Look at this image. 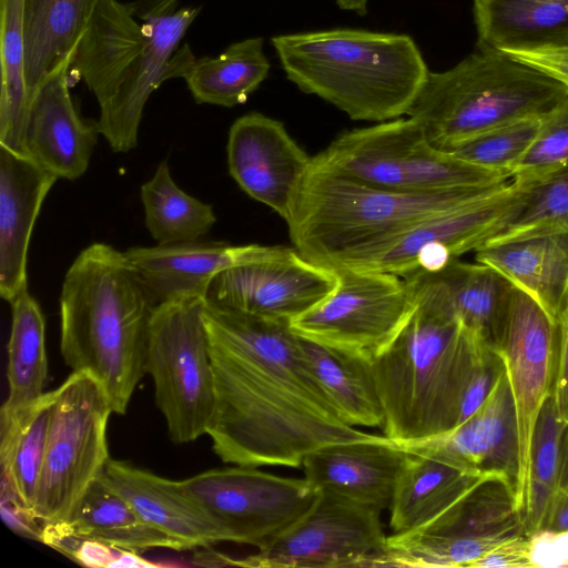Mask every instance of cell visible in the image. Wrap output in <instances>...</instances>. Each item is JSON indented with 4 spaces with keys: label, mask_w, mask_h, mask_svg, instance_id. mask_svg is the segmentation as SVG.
<instances>
[{
    "label": "cell",
    "mask_w": 568,
    "mask_h": 568,
    "mask_svg": "<svg viewBox=\"0 0 568 568\" xmlns=\"http://www.w3.org/2000/svg\"><path fill=\"white\" fill-rule=\"evenodd\" d=\"M203 318L216 389L207 435L224 463L298 468L318 448L379 437L339 417L288 323L206 298Z\"/></svg>",
    "instance_id": "6da1fadb"
},
{
    "label": "cell",
    "mask_w": 568,
    "mask_h": 568,
    "mask_svg": "<svg viewBox=\"0 0 568 568\" xmlns=\"http://www.w3.org/2000/svg\"><path fill=\"white\" fill-rule=\"evenodd\" d=\"M158 302L124 252L93 243L75 257L60 294V351L72 372L94 377L112 412L126 413L146 374Z\"/></svg>",
    "instance_id": "7a4b0ae2"
},
{
    "label": "cell",
    "mask_w": 568,
    "mask_h": 568,
    "mask_svg": "<svg viewBox=\"0 0 568 568\" xmlns=\"http://www.w3.org/2000/svg\"><path fill=\"white\" fill-rule=\"evenodd\" d=\"M413 290V314L371 362L384 412L382 429L395 443L434 438L458 425L465 389L489 346L430 296Z\"/></svg>",
    "instance_id": "3957f363"
},
{
    "label": "cell",
    "mask_w": 568,
    "mask_h": 568,
    "mask_svg": "<svg viewBox=\"0 0 568 568\" xmlns=\"http://www.w3.org/2000/svg\"><path fill=\"white\" fill-rule=\"evenodd\" d=\"M271 42L291 82L352 120L407 115L429 73L416 42L403 33L335 28Z\"/></svg>",
    "instance_id": "277c9868"
},
{
    "label": "cell",
    "mask_w": 568,
    "mask_h": 568,
    "mask_svg": "<svg viewBox=\"0 0 568 568\" xmlns=\"http://www.w3.org/2000/svg\"><path fill=\"white\" fill-rule=\"evenodd\" d=\"M509 182L402 193L345 176L313 156L285 222L300 253L335 268L422 221L485 200Z\"/></svg>",
    "instance_id": "5b68a950"
},
{
    "label": "cell",
    "mask_w": 568,
    "mask_h": 568,
    "mask_svg": "<svg viewBox=\"0 0 568 568\" xmlns=\"http://www.w3.org/2000/svg\"><path fill=\"white\" fill-rule=\"evenodd\" d=\"M568 87L498 50L478 49L454 68L429 71L407 116L438 149L452 151L493 129L544 118Z\"/></svg>",
    "instance_id": "8992f818"
},
{
    "label": "cell",
    "mask_w": 568,
    "mask_h": 568,
    "mask_svg": "<svg viewBox=\"0 0 568 568\" xmlns=\"http://www.w3.org/2000/svg\"><path fill=\"white\" fill-rule=\"evenodd\" d=\"M315 158L345 176L402 193H433L510 181L507 173L471 165L436 148L410 116L344 132Z\"/></svg>",
    "instance_id": "52a82bcc"
},
{
    "label": "cell",
    "mask_w": 568,
    "mask_h": 568,
    "mask_svg": "<svg viewBox=\"0 0 568 568\" xmlns=\"http://www.w3.org/2000/svg\"><path fill=\"white\" fill-rule=\"evenodd\" d=\"M106 394L85 372H72L55 389L47 448L33 505L43 524L70 520L109 462Z\"/></svg>",
    "instance_id": "ba28073f"
},
{
    "label": "cell",
    "mask_w": 568,
    "mask_h": 568,
    "mask_svg": "<svg viewBox=\"0 0 568 568\" xmlns=\"http://www.w3.org/2000/svg\"><path fill=\"white\" fill-rule=\"evenodd\" d=\"M205 298L159 303L146 344V373L174 444L206 434L216 410L214 371L203 318Z\"/></svg>",
    "instance_id": "9c48e42d"
},
{
    "label": "cell",
    "mask_w": 568,
    "mask_h": 568,
    "mask_svg": "<svg viewBox=\"0 0 568 568\" xmlns=\"http://www.w3.org/2000/svg\"><path fill=\"white\" fill-rule=\"evenodd\" d=\"M334 270V291L292 320L290 327L303 339L372 362L388 348L413 314V286L394 274Z\"/></svg>",
    "instance_id": "30bf717a"
},
{
    "label": "cell",
    "mask_w": 568,
    "mask_h": 568,
    "mask_svg": "<svg viewBox=\"0 0 568 568\" xmlns=\"http://www.w3.org/2000/svg\"><path fill=\"white\" fill-rule=\"evenodd\" d=\"M227 534L230 542L264 548L315 504L320 491L304 477L235 465L180 480Z\"/></svg>",
    "instance_id": "8fae6325"
},
{
    "label": "cell",
    "mask_w": 568,
    "mask_h": 568,
    "mask_svg": "<svg viewBox=\"0 0 568 568\" xmlns=\"http://www.w3.org/2000/svg\"><path fill=\"white\" fill-rule=\"evenodd\" d=\"M381 511L321 493L296 523L232 566L250 568L374 567L385 547Z\"/></svg>",
    "instance_id": "7c38bea8"
},
{
    "label": "cell",
    "mask_w": 568,
    "mask_h": 568,
    "mask_svg": "<svg viewBox=\"0 0 568 568\" xmlns=\"http://www.w3.org/2000/svg\"><path fill=\"white\" fill-rule=\"evenodd\" d=\"M510 385L518 429L517 508L526 510L531 442L546 399L551 395L557 357V325L527 293L513 285L496 349Z\"/></svg>",
    "instance_id": "4fadbf2b"
},
{
    "label": "cell",
    "mask_w": 568,
    "mask_h": 568,
    "mask_svg": "<svg viewBox=\"0 0 568 568\" xmlns=\"http://www.w3.org/2000/svg\"><path fill=\"white\" fill-rule=\"evenodd\" d=\"M518 195L519 187L510 181L500 192L422 221L336 268L382 272L403 278L437 272L484 245L506 219Z\"/></svg>",
    "instance_id": "5bb4252c"
},
{
    "label": "cell",
    "mask_w": 568,
    "mask_h": 568,
    "mask_svg": "<svg viewBox=\"0 0 568 568\" xmlns=\"http://www.w3.org/2000/svg\"><path fill=\"white\" fill-rule=\"evenodd\" d=\"M133 16L148 29V45L134 73L100 105V133L113 152L136 148L144 105L165 80L182 78L196 60L189 44L179 47L200 13L199 7H179V0H134Z\"/></svg>",
    "instance_id": "9a60e30c"
},
{
    "label": "cell",
    "mask_w": 568,
    "mask_h": 568,
    "mask_svg": "<svg viewBox=\"0 0 568 568\" xmlns=\"http://www.w3.org/2000/svg\"><path fill=\"white\" fill-rule=\"evenodd\" d=\"M337 284L334 268L282 246L264 260L221 272L206 300L262 317L288 323L325 300Z\"/></svg>",
    "instance_id": "2e32d148"
},
{
    "label": "cell",
    "mask_w": 568,
    "mask_h": 568,
    "mask_svg": "<svg viewBox=\"0 0 568 568\" xmlns=\"http://www.w3.org/2000/svg\"><path fill=\"white\" fill-rule=\"evenodd\" d=\"M226 154L237 185L286 221L313 158L284 124L258 112L240 116L230 128Z\"/></svg>",
    "instance_id": "e0dca14e"
},
{
    "label": "cell",
    "mask_w": 568,
    "mask_h": 568,
    "mask_svg": "<svg viewBox=\"0 0 568 568\" xmlns=\"http://www.w3.org/2000/svg\"><path fill=\"white\" fill-rule=\"evenodd\" d=\"M392 444L468 470L499 474L513 484L516 494L518 429L506 368L479 408L449 432L425 440Z\"/></svg>",
    "instance_id": "ac0fdd59"
},
{
    "label": "cell",
    "mask_w": 568,
    "mask_h": 568,
    "mask_svg": "<svg viewBox=\"0 0 568 568\" xmlns=\"http://www.w3.org/2000/svg\"><path fill=\"white\" fill-rule=\"evenodd\" d=\"M282 245L191 241L156 246H133L124 253L159 303L206 298L221 272L276 254Z\"/></svg>",
    "instance_id": "d6986e66"
},
{
    "label": "cell",
    "mask_w": 568,
    "mask_h": 568,
    "mask_svg": "<svg viewBox=\"0 0 568 568\" xmlns=\"http://www.w3.org/2000/svg\"><path fill=\"white\" fill-rule=\"evenodd\" d=\"M408 453L385 436L332 444L307 454L304 477L321 493H329L379 510L389 509Z\"/></svg>",
    "instance_id": "ffe728a7"
},
{
    "label": "cell",
    "mask_w": 568,
    "mask_h": 568,
    "mask_svg": "<svg viewBox=\"0 0 568 568\" xmlns=\"http://www.w3.org/2000/svg\"><path fill=\"white\" fill-rule=\"evenodd\" d=\"M57 180L29 155L0 145V295L9 304L28 291L32 230Z\"/></svg>",
    "instance_id": "44dd1931"
},
{
    "label": "cell",
    "mask_w": 568,
    "mask_h": 568,
    "mask_svg": "<svg viewBox=\"0 0 568 568\" xmlns=\"http://www.w3.org/2000/svg\"><path fill=\"white\" fill-rule=\"evenodd\" d=\"M101 477L145 523L173 538L182 550L230 542L225 530L184 491L181 481L111 458Z\"/></svg>",
    "instance_id": "7402d4cb"
},
{
    "label": "cell",
    "mask_w": 568,
    "mask_h": 568,
    "mask_svg": "<svg viewBox=\"0 0 568 568\" xmlns=\"http://www.w3.org/2000/svg\"><path fill=\"white\" fill-rule=\"evenodd\" d=\"M69 70L52 77L33 99L26 153L58 179L74 181L88 170L98 143V121L79 112L70 93Z\"/></svg>",
    "instance_id": "603a6c76"
},
{
    "label": "cell",
    "mask_w": 568,
    "mask_h": 568,
    "mask_svg": "<svg viewBox=\"0 0 568 568\" xmlns=\"http://www.w3.org/2000/svg\"><path fill=\"white\" fill-rule=\"evenodd\" d=\"M148 29L128 3L102 0L78 47L72 67L98 100L108 102L138 69Z\"/></svg>",
    "instance_id": "cb8c5ba5"
},
{
    "label": "cell",
    "mask_w": 568,
    "mask_h": 568,
    "mask_svg": "<svg viewBox=\"0 0 568 568\" xmlns=\"http://www.w3.org/2000/svg\"><path fill=\"white\" fill-rule=\"evenodd\" d=\"M102 0H23L26 78L30 105L41 87L70 70Z\"/></svg>",
    "instance_id": "d4e9b609"
},
{
    "label": "cell",
    "mask_w": 568,
    "mask_h": 568,
    "mask_svg": "<svg viewBox=\"0 0 568 568\" xmlns=\"http://www.w3.org/2000/svg\"><path fill=\"white\" fill-rule=\"evenodd\" d=\"M475 260L530 295L557 322L568 303V233L486 244L475 251Z\"/></svg>",
    "instance_id": "484cf974"
},
{
    "label": "cell",
    "mask_w": 568,
    "mask_h": 568,
    "mask_svg": "<svg viewBox=\"0 0 568 568\" xmlns=\"http://www.w3.org/2000/svg\"><path fill=\"white\" fill-rule=\"evenodd\" d=\"M407 278L496 349L513 287L506 277L488 265L454 260L437 272Z\"/></svg>",
    "instance_id": "4316f807"
},
{
    "label": "cell",
    "mask_w": 568,
    "mask_h": 568,
    "mask_svg": "<svg viewBox=\"0 0 568 568\" xmlns=\"http://www.w3.org/2000/svg\"><path fill=\"white\" fill-rule=\"evenodd\" d=\"M494 476L501 475L468 470L442 459L408 453L388 509L393 534L428 524Z\"/></svg>",
    "instance_id": "83f0119b"
},
{
    "label": "cell",
    "mask_w": 568,
    "mask_h": 568,
    "mask_svg": "<svg viewBox=\"0 0 568 568\" xmlns=\"http://www.w3.org/2000/svg\"><path fill=\"white\" fill-rule=\"evenodd\" d=\"M478 49L532 50L568 37V0H474Z\"/></svg>",
    "instance_id": "f1b7e54d"
},
{
    "label": "cell",
    "mask_w": 568,
    "mask_h": 568,
    "mask_svg": "<svg viewBox=\"0 0 568 568\" xmlns=\"http://www.w3.org/2000/svg\"><path fill=\"white\" fill-rule=\"evenodd\" d=\"M60 524L79 539L136 554L152 548L182 551L179 542L145 523L101 476L90 486L70 520Z\"/></svg>",
    "instance_id": "f546056e"
},
{
    "label": "cell",
    "mask_w": 568,
    "mask_h": 568,
    "mask_svg": "<svg viewBox=\"0 0 568 568\" xmlns=\"http://www.w3.org/2000/svg\"><path fill=\"white\" fill-rule=\"evenodd\" d=\"M53 390L16 412H0L1 480L33 515L43 466ZM34 517V516H33Z\"/></svg>",
    "instance_id": "4dcf8cb0"
},
{
    "label": "cell",
    "mask_w": 568,
    "mask_h": 568,
    "mask_svg": "<svg viewBox=\"0 0 568 568\" xmlns=\"http://www.w3.org/2000/svg\"><path fill=\"white\" fill-rule=\"evenodd\" d=\"M310 367L339 417L351 426L383 427L372 363L302 338Z\"/></svg>",
    "instance_id": "1f68e13d"
},
{
    "label": "cell",
    "mask_w": 568,
    "mask_h": 568,
    "mask_svg": "<svg viewBox=\"0 0 568 568\" xmlns=\"http://www.w3.org/2000/svg\"><path fill=\"white\" fill-rule=\"evenodd\" d=\"M270 68L263 38L254 37L230 44L217 57L196 59L183 79L197 103L233 108L247 100Z\"/></svg>",
    "instance_id": "d6a6232c"
},
{
    "label": "cell",
    "mask_w": 568,
    "mask_h": 568,
    "mask_svg": "<svg viewBox=\"0 0 568 568\" xmlns=\"http://www.w3.org/2000/svg\"><path fill=\"white\" fill-rule=\"evenodd\" d=\"M11 332L7 345L8 397L0 412H16L41 398L48 378L45 322L37 300L28 292L11 304Z\"/></svg>",
    "instance_id": "836d02e7"
},
{
    "label": "cell",
    "mask_w": 568,
    "mask_h": 568,
    "mask_svg": "<svg viewBox=\"0 0 568 568\" xmlns=\"http://www.w3.org/2000/svg\"><path fill=\"white\" fill-rule=\"evenodd\" d=\"M145 225L158 244L196 241L216 222L211 204L191 196L172 179L168 161L140 189Z\"/></svg>",
    "instance_id": "e575fe53"
},
{
    "label": "cell",
    "mask_w": 568,
    "mask_h": 568,
    "mask_svg": "<svg viewBox=\"0 0 568 568\" xmlns=\"http://www.w3.org/2000/svg\"><path fill=\"white\" fill-rule=\"evenodd\" d=\"M0 145L26 153L30 102L26 78L23 0H0Z\"/></svg>",
    "instance_id": "d590c367"
},
{
    "label": "cell",
    "mask_w": 568,
    "mask_h": 568,
    "mask_svg": "<svg viewBox=\"0 0 568 568\" xmlns=\"http://www.w3.org/2000/svg\"><path fill=\"white\" fill-rule=\"evenodd\" d=\"M567 427L568 423L559 416L550 395L542 405L531 442L528 499L523 516L527 536L541 530L560 488Z\"/></svg>",
    "instance_id": "8d00e7d4"
},
{
    "label": "cell",
    "mask_w": 568,
    "mask_h": 568,
    "mask_svg": "<svg viewBox=\"0 0 568 568\" xmlns=\"http://www.w3.org/2000/svg\"><path fill=\"white\" fill-rule=\"evenodd\" d=\"M518 187L515 205L484 245L568 233V166Z\"/></svg>",
    "instance_id": "74e56055"
},
{
    "label": "cell",
    "mask_w": 568,
    "mask_h": 568,
    "mask_svg": "<svg viewBox=\"0 0 568 568\" xmlns=\"http://www.w3.org/2000/svg\"><path fill=\"white\" fill-rule=\"evenodd\" d=\"M542 118L513 122L481 133L454 150L456 158L478 168L509 174L535 140Z\"/></svg>",
    "instance_id": "f35d334b"
},
{
    "label": "cell",
    "mask_w": 568,
    "mask_h": 568,
    "mask_svg": "<svg viewBox=\"0 0 568 568\" xmlns=\"http://www.w3.org/2000/svg\"><path fill=\"white\" fill-rule=\"evenodd\" d=\"M568 166V94L541 119L530 148L510 172L515 185H525Z\"/></svg>",
    "instance_id": "ab89813d"
},
{
    "label": "cell",
    "mask_w": 568,
    "mask_h": 568,
    "mask_svg": "<svg viewBox=\"0 0 568 568\" xmlns=\"http://www.w3.org/2000/svg\"><path fill=\"white\" fill-rule=\"evenodd\" d=\"M504 372L505 365L498 352L486 347L465 389L458 425L479 408Z\"/></svg>",
    "instance_id": "60d3db41"
},
{
    "label": "cell",
    "mask_w": 568,
    "mask_h": 568,
    "mask_svg": "<svg viewBox=\"0 0 568 568\" xmlns=\"http://www.w3.org/2000/svg\"><path fill=\"white\" fill-rule=\"evenodd\" d=\"M527 568L532 567L530 538L526 534L515 536L494 547L468 568Z\"/></svg>",
    "instance_id": "b9f144b4"
},
{
    "label": "cell",
    "mask_w": 568,
    "mask_h": 568,
    "mask_svg": "<svg viewBox=\"0 0 568 568\" xmlns=\"http://www.w3.org/2000/svg\"><path fill=\"white\" fill-rule=\"evenodd\" d=\"M501 52L519 62L538 69L568 87V45Z\"/></svg>",
    "instance_id": "7bdbcfd3"
},
{
    "label": "cell",
    "mask_w": 568,
    "mask_h": 568,
    "mask_svg": "<svg viewBox=\"0 0 568 568\" xmlns=\"http://www.w3.org/2000/svg\"><path fill=\"white\" fill-rule=\"evenodd\" d=\"M557 357L551 396L559 416L568 423V303L557 322Z\"/></svg>",
    "instance_id": "ee69618b"
},
{
    "label": "cell",
    "mask_w": 568,
    "mask_h": 568,
    "mask_svg": "<svg viewBox=\"0 0 568 568\" xmlns=\"http://www.w3.org/2000/svg\"><path fill=\"white\" fill-rule=\"evenodd\" d=\"M529 538L532 567H568V530H540Z\"/></svg>",
    "instance_id": "f6af8a7d"
},
{
    "label": "cell",
    "mask_w": 568,
    "mask_h": 568,
    "mask_svg": "<svg viewBox=\"0 0 568 568\" xmlns=\"http://www.w3.org/2000/svg\"><path fill=\"white\" fill-rule=\"evenodd\" d=\"M123 551L101 541L82 540L73 561L89 567H115Z\"/></svg>",
    "instance_id": "bcb514c9"
},
{
    "label": "cell",
    "mask_w": 568,
    "mask_h": 568,
    "mask_svg": "<svg viewBox=\"0 0 568 568\" xmlns=\"http://www.w3.org/2000/svg\"><path fill=\"white\" fill-rule=\"evenodd\" d=\"M541 530H568V490L559 488L547 514ZM540 531V530H539Z\"/></svg>",
    "instance_id": "7dc6e473"
},
{
    "label": "cell",
    "mask_w": 568,
    "mask_h": 568,
    "mask_svg": "<svg viewBox=\"0 0 568 568\" xmlns=\"http://www.w3.org/2000/svg\"><path fill=\"white\" fill-rule=\"evenodd\" d=\"M369 0H335L336 4L346 11H353L358 16H365L368 11Z\"/></svg>",
    "instance_id": "c3c4849f"
},
{
    "label": "cell",
    "mask_w": 568,
    "mask_h": 568,
    "mask_svg": "<svg viewBox=\"0 0 568 568\" xmlns=\"http://www.w3.org/2000/svg\"><path fill=\"white\" fill-rule=\"evenodd\" d=\"M560 488L568 490V427L564 440Z\"/></svg>",
    "instance_id": "681fc988"
},
{
    "label": "cell",
    "mask_w": 568,
    "mask_h": 568,
    "mask_svg": "<svg viewBox=\"0 0 568 568\" xmlns=\"http://www.w3.org/2000/svg\"><path fill=\"white\" fill-rule=\"evenodd\" d=\"M560 45H568V37L559 45H555V47H560Z\"/></svg>",
    "instance_id": "f907efd6"
}]
</instances>
